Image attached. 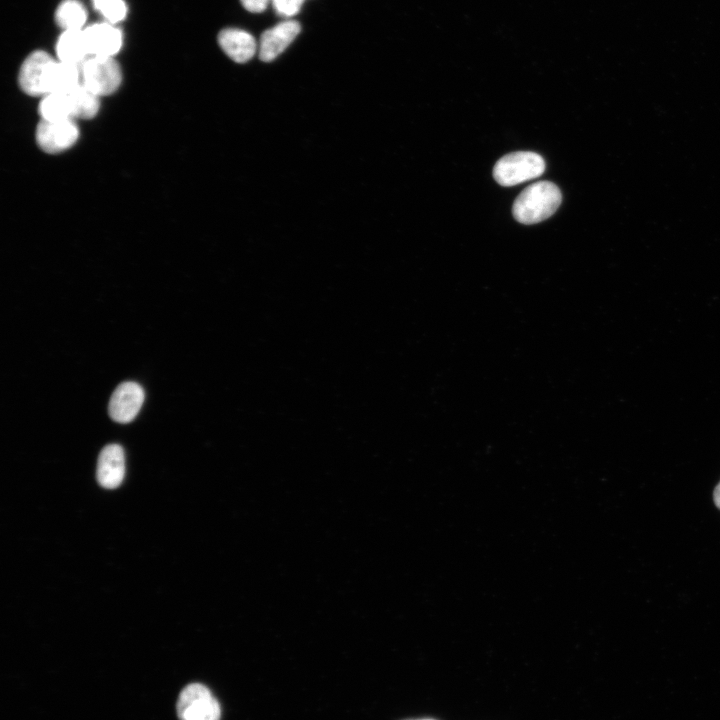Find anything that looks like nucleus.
Segmentation results:
<instances>
[{"label":"nucleus","mask_w":720,"mask_h":720,"mask_svg":"<svg viewBox=\"0 0 720 720\" xmlns=\"http://www.w3.org/2000/svg\"><path fill=\"white\" fill-rule=\"evenodd\" d=\"M560 189L550 181H539L526 187L515 199L514 218L523 224H535L552 216L561 204Z\"/></svg>","instance_id":"f257e3e1"},{"label":"nucleus","mask_w":720,"mask_h":720,"mask_svg":"<svg viewBox=\"0 0 720 720\" xmlns=\"http://www.w3.org/2000/svg\"><path fill=\"white\" fill-rule=\"evenodd\" d=\"M59 60L45 51L32 52L21 65L20 88L30 96H45L55 91Z\"/></svg>","instance_id":"f03ea898"},{"label":"nucleus","mask_w":720,"mask_h":720,"mask_svg":"<svg viewBox=\"0 0 720 720\" xmlns=\"http://www.w3.org/2000/svg\"><path fill=\"white\" fill-rule=\"evenodd\" d=\"M544 171L545 161L541 155L531 151H517L497 161L493 177L502 186H513L537 178Z\"/></svg>","instance_id":"7ed1b4c3"},{"label":"nucleus","mask_w":720,"mask_h":720,"mask_svg":"<svg viewBox=\"0 0 720 720\" xmlns=\"http://www.w3.org/2000/svg\"><path fill=\"white\" fill-rule=\"evenodd\" d=\"M80 67L81 84L98 97L114 93L121 84V69L113 57L89 56Z\"/></svg>","instance_id":"20e7f679"},{"label":"nucleus","mask_w":720,"mask_h":720,"mask_svg":"<svg viewBox=\"0 0 720 720\" xmlns=\"http://www.w3.org/2000/svg\"><path fill=\"white\" fill-rule=\"evenodd\" d=\"M177 714L180 720H220L221 708L205 685L192 683L179 695Z\"/></svg>","instance_id":"39448f33"},{"label":"nucleus","mask_w":720,"mask_h":720,"mask_svg":"<svg viewBox=\"0 0 720 720\" xmlns=\"http://www.w3.org/2000/svg\"><path fill=\"white\" fill-rule=\"evenodd\" d=\"M79 137V129L73 119L41 120L35 138L46 153H59L71 148Z\"/></svg>","instance_id":"423d86ee"},{"label":"nucleus","mask_w":720,"mask_h":720,"mask_svg":"<svg viewBox=\"0 0 720 720\" xmlns=\"http://www.w3.org/2000/svg\"><path fill=\"white\" fill-rule=\"evenodd\" d=\"M144 402L143 388L135 382H124L114 390L108 412L114 421L128 423L138 414Z\"/></svg>","instance_id":"0eeeda50"},{"label":"nucleus","mask_w":720,"mask_h":720,"mask_svg":"<svg viewBox=\"0 0 720 720\" xmlns=\"http://www.w3.org/2000/svg\"><path fill=\"white\" fill-rule=\"evenodd\" d=\"M301 25L296 20H287L265 30L260 37L259 58L270 62L278 57L296 38Z\"/></svg>","instance_id":"6e6552de"},{"label":"nucleus","mask_w":720,"mask_h":720,"mask_svg":"<svg viewBox=\"0 0 720 720\" xmlns=\"http://www.w3.org/2000/svg\"><path fill=\"white\" fill-rule=\"evenodd\" d=\"M84 33L90 56L113 57L123 44L121 30L107 21L85 27Z\"/></svg>","instance_id":"1a4fd4ad"},{"label":"nucleus","mask_w":720,"mask_h":720,"mask_svg":"<svg viewBox=\"0 0 720 720\" xmlns=\"http://www.w3.org/2000/svg\"><path fill=\"white\" fill-rule=\"evenodd\" d=\"M125 475V454L118 444L105 446L98 457L96 476L98 483L107 489L117 488Z\"/></svg>","instance_id":"9d476101"},{"label":"nucleus","mask_w":720,"mask_h":720,"mask_svg":"<svg viewBox=\"0 0 720 720\" xmlns=\"http://www.w3.org/2000/svg\"><path fill=\"white\" fill-rule=\"evenodd\" d=\"M218 43L225 54L237 63L249 61L257 51L252 34L239 28H225L218 34Z\"/></svg>","instance_id":"9b49d317"},{"label":"nucleus","mask_w":720,"mask_h":720,"mask_svg":"<svg viewBox=\"0 0 720 720\" xmlns=\"http://www.w3.org/2000/svg\"><path fill=\"white\" fill-rule=\"evenodd\" d=\"M58 60L81 65L89 56L84 29L65 30L56 44Z\"/></svg>","instance_id":"f8f14e48"},{"label":"nucleus","mask_w":720,"mask_h":720,"mask_svg":"<svg viewBox=\"0 0 720 720\" xmlns=\"http://www.w3.org/2000/svg\"><path fill=\"white\" fill-rule=\"evenodd\" d=\"M39 115L41 120H74L69 91L53 92L43 96L39 103Z\"/></svg>","instance_id":"ddd939ff"},{"label":"nucleus","mask_w":720,"mask_h":720,"mask_svg":"<svg viewBox=\"0 0 720 720\" xmlns=\"http://www.w3.org/2000/svg\"><path fill=\"white\" fill-rule=\"evenodd\" d=\"M55 20L63 30H81L87 20V11L78 0H64L55 13Z\"/></svg>","instance_id":"4468645a"},{"label":"nucleus","mask_w":720,"mask_h":720,"mask_svg":"<svg viewBox=\"0 0 720 720\" xmlns=\"http://www.w3.org/2000/svg\"><path fill=\"white\" fill-rule=\"evenodd\" d=\"M73 118L91 119L99 111V97L85 88L82 84L69 91Z\"/></svg>","instance_id":"2eb2a0df"},{"label":"nucleus","mask_w":720,"mask_h":720,"mask_svg":"<svg viewBox=\"0 0 720 720\" xmlns=\"http://www.w3.org/2000/svg\"><path fill=\"white\" fill-rule=\"evenodd\" d=\"M92 3L109 23H118L126 17L127 6L123 0H92Z\"/></svg>","instance_id":"dca6fc26"},{"label":"nucleus","mask_w":720,"mask_h":720,"mask_svg":"<svg viewBox=\"0 0 720 720\" xmlns=\"http://www.w3.org/2000/svg\"><path fill=\"white\" fill-rule=\"evenodd\" d=\"M304 0H271L275 12L282 17H292L296 15L303 4Z\"/></svg>","instance_id":"f3484780"},{"label":"nucleus","mask_w":720,"mask_h":720,"mask_svg":"<svg viewBox=\"0 0 720 720\" xmlns=\"http://www.w3.org/2000/svg\"><path fill=\"white\" fill-rule=\"evenodd\" d=\"M271 0H241L243 7L252 13L263 12Z\"/></svg>","instance_id":"a211bd4d"},{"label":"nucleus","mask_w":720,"mask_h":720,"mask_svg":"<svg viewBox=\"0 0 720 720\" xmlns=\"http://www.w3.org/2000/svg\"><path fill=\"white\" fill-rule=\"evenodd\" d=\"M713 499H714L715 505L720 509V482L717 484V486L714 489Z\"/></svg>","instance_id":"6ab92c4d"},{"label":"nucleus","mask_w":720,"mask_h":720,"mask_svg":"<svg viewBox=\"0 0 720 720\" xmlns=\"http://www.w3.org/2000/svg\"><path fill=\"white\" fill-rule=\"evenodd\" d=\"M419 720H434V719H419Z\"/></svg>","instance_id":"aec40b11"}]
</instances>
